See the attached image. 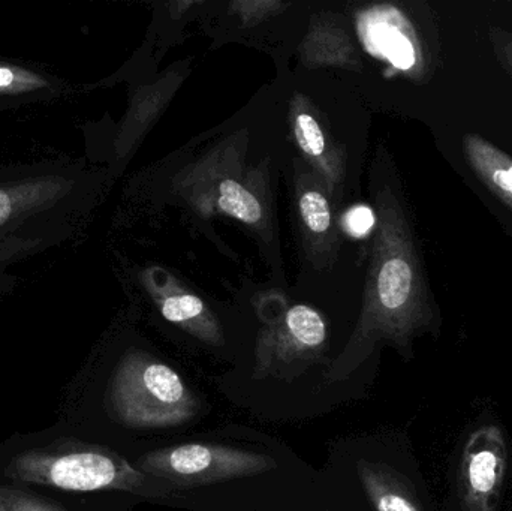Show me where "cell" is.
Segmentation results:
<instances>
[{
  "label": "cell",
  "mask_w": 512,
  "mask_h": 511,
  "mask_svg": "<svg viewBox=\"0 0 512 511\" xmlns=\"http://www.w3.org/2000/svg\"><path fill=\"white\" fill-rule=\"evenodd\" d=\"M90 197L92 179L78 162L0 164V296L14 290L23 264L74 239Z\"/></svg>",
  "instance_id": "cell-1"
},
{
  "label": "cell",
  "mask_w": 512,
  "mask_h": 511,
  "mask_svg": "<svg viewBox=\"0 0 512 511\" xmlns=\"http://www.w3.org/2000/svg\"><path fill=\"white\" fill-rule=\"evenodd\" d=\"M111 404L132 428H176L194 419L198 401L179 374L149 357H129L114 375Z\"/></svg>",
  "instance_id": "cell-2"
},
{
  "label": "cell",
  "mask_w": 512,
  "mask_h": 511,
  "mask_svg": "<svg viewBox=\"0 0 512 511\" xmlns=\"http://www.w3.org/2000/svg\"><path fill=\"white\" fill-rule=\"evenodd\" d=\"M141 473L174 486H201L251 477L274 467L267 456L216 444H182L147 453Z\"/></svg>",
  "instance_id": "cell-3"
},
{
  "label": "cell",
  "mask_w": 512,
  "mask_h": 511,
  "mask_svg": "<svg viewBox=\"0 0 512 511\" xmlns=\"http://www.w3.org/2000/svg\"><path fill=\"white\" fill-rule=\"evenodd\" d=\"M17 473L21 479L47 483L65 491L90 492L117 488L164 495L174 488L165 480L149 483L150 476L147 474L98 452L68 453L51 458L33 456L18 462Z\"/></svg>",
  "instance_id": "cell-4"
},
{
  "label": "cell",
  "mask_w": 512,
  "mask_h": 511,
  "mask_svg": "<svg viewBox=\"0 0 512 511\" xmlns=\"http://www.w3.org/2000/svg\"><path fill=\"white\" fill-rule=\"evenodd\" d=\"M508 450L504 429L492 420L469 432L457 462L460 511H501L510 462Z\"/></svg>",
  "instance_id": "cell-5"
},
{
  "label": "cell",
  "mask_w": 512,
  "mask_h": 511,
  "mask_svg": "<svg viewBox=\"0 0 512 511\" xmlns=\"http://www.w3.org/2000/svg\"><path fill=\"white\" fill-rule=\"evenodd\" d=\"M403 252L405 249L400 248L396 254L387 257L376 279L381 315L378 336H387L400 345H406L415 330L429 327L432 323V311L421 296L414 261Z\"/></svg>",
  "instance_id": "cell-6"
},
{
  "label": "cell",
  "mask_w": 512,
  "mask_h": 511,
  "mask_svg": "<svg viewBox=\"0 0 512 511\" xmlns=\"http://www.w3.org/2000/svg\"><path fill=\"white\" fill-rule=\"evenodd\" d=\"M357 471L376 511H424L414 485L390 465L361 461Z\"/></svg>",
  "instance_id": "cell-7"
},
{
  "label": "cell",
  "mask_w": 512,
  "mask_h": 511,
  "mask_svg": "<svg viewBox=\"0 0 512 511\" xmlns=\"http://www.w3.org/2000/svg\"><path fill=\"white\" fill-rule=\"evenodd\" d=\"M379 17L367 26V42L378 56L387 59L394 68L409 71L417 65V45L411 27L394 9L379 11Z\"/></svg>",
  "instance_id": "cell-8"
},
{
  "label": "cell",
  "mask_w": 512,
  "mask_h": 511,
  "mask_svg": "<svg viewBox=\"0 0 512 511\" xmlns=\"http://www.w3.org/2000/svg\"><path fill=\"white\" fill-rule=\"evenodd\" d=\"M463 152L481 183L512 210L511 156L477 134L463 137Z\"/></svg>",
  "instance_id": "cell-9"
},
{
  "label": "cell",
  "mask_w": 512,
  "mask_h": 511,
  "mask_svg": "<svg viewBox=\"0 0 512 511\" xmlns=\"http://www.w3.org/2000/svg\"><path fill=\"white\" fill-rule=\"evenodd\" d=\"M65 83L35 68L0 60V102H33L59 98Z\"/></svg>",
  "instance_id": "cell-10"
},
{
  "label": "cell",
  "mask_w": 512,
  "mask_h": 511,
  "mask_svg": "<svg viewBox=\"0 0 512 511\" xmlns=\"http://www.w3.org/2000/svg\"><path fill=\"white\" fill-rule=\"evenodd\" d=\"M219 207L227 215L246 222L256 224L261 219L262 209L259 201L254 195L243 188L234 180H225L221 183V194H219Z\"/></svg>",
  "instance_id": "cell-11"
},
{
  "label": "cell",
  "mask_w": 512,
  "mask_h": 511,
  "mask_svg": "<svg viewBox=\"0 0 512 511\" xmlns=\"http://www.w3.org/2000/svg\"><path fill=\"white\" fill-rule=\"evenodd\" d=\"M162 315L170 323L198 327V320L206 314L203 300L192 294L167 297L162 303Z\"/></svg>",
  "instance_id": "cell-12"
},
{
  "label": "cell",
  "mask_w": 512,
  "mask_h": 511,
  "mask_svg": "<svg viewBox=\"0 0 512 511\" xmlns=\"http://www.w3.org/2000/svg\"><path fill=\"white\" fill-rule=\"evenodd\" d=\"M300 212L313 233H324L330 228V207L324 195L319 192H306L301 197Z\"/></svg>",
  "instance_id": "cell-13"
},
{
  "label": "cell",
  "mask_w": 512,
  "mask_h": 511,
  "mask_svg": "<svg viewBox=\"0 0 512 511\" xmlns=\"http://www.w3.org/2000/svg\"><path fill=\"white\" fill-rule=\"evenodd\" d=\"M295 137L301 150L307 155L321 156L325 150V138L319 123L310 114H298L295 119Z\"/></svg>",
  "instance_id": "cell-14"
},
{
  "label": "cell",
  "mask_w": 512,
  "mask_h": 511,
  "mask_svg": "<svg viewBox=\"0 0 512 511\" xmlns=\"http://www.w3.org/2000/svg\"><path fill=\"white\" fill-rule=\"evenodd\" d=\"M0 511H59L18 492L0 491Z\"/></svg>",
  "instance_id": "cell-15"
},
{
  "label": "cell",
  "mask_w": 512,
  "mask_h": 511,
  "mask_svg": "<svg viewBox=\"0 0 512 511\" xmlns=\"http://www.w3.org/2000/svg\"><path fill=\"white\" fill-rule=\"evenodd\" d=\"M346 228L352 236L363 237L370 233L375 225V215L366 206H357L346 215Z\"/></svg>",
  "instance_id": "cell-16"
},
{
  "label": "cell",
  "mask_w": 512,
  "mask_h": 511,
  "mask_svg": "<svg viewBox=\"0 0 512 511\" xmlns=\"http://www.w3.org/2000/svg\"><path fill=\"white\" fill-rule=\"evenodd\" d=\"M490 38H492L493 48H495L499 60L512 75V33L493 29Z\"/></svg>",
  "instance_id": "cell-17"
}]
</instances>
